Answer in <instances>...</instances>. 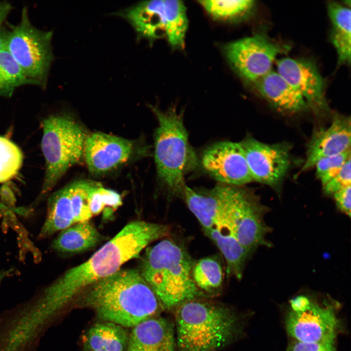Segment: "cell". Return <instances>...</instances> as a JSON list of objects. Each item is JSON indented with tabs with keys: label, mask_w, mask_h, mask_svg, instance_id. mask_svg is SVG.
I'll use <instances>...</instances> for the list:
<instances>
[{
	"label": "cell",
	"mask_w": 351,
	"mask_h": 351,
	"mask_svg": "<svg viewBox=\"0 0 351 351\" xmlns=\"http://www.w3.org/2000/svg\"><path fill=\"white\" fill-rule=\"evenodd\" d=\"M13 7L10 3L6 0H0V50L2 46V30L3 24L12 10Z\"/></svg>",
	"instance_id": "36"
},
{
	"label": "cell",
	"mask_w": 351,
	"mask_h": 351,
	"mask_svg": "<svg viewBox=\"0 0 351 351\" xmlns=\"http://www.w3.org/2000/svg\"><path fill=\"white\" fill-rule=\"evenodd\" d=\"M134 148V143L130 140L95 132L86 137L84 159L90 173L100 175L127 162L133 156Z\"/></svg>",
	"instance_id": "14"
},
{
	"label": "cell",
	"mask_w": 351,
	"mask_h": 351,
	"mask_svg": "<svg viewBox=\"0 0 351 351\" xmlns=\"http://www.w3.org/2000/svg\"><path fill=\"white\" fill-rule=\"evenodd\" d=\"M165 7V37L174 49H183L188 27L186 7L177 0H164Z\"/></svg>",
	"instance_id": "25"
},
{
	"label": "cell",
	"mask_w": 351,
	"mask_h": 351,
	"mask_svg": "<svg viewBox=\"0 0 351 351\" xmlns=\"http://www.w3.org/2000/svg\"><path fill=\"white\" fill-rule=\"evenodd\" d=\"M286 327L295 341L334 343L339 323L332 308L312 301L303 312L292 311L286 319Z\"/></svg>",
	"instance_id": "13"
},
{
	"label": "cell",
	"mask_w": 351,
	"mask_h": 351,
	"mask_svg": "<svg viewBox=\"0 0 351 351\" xmlns=\"http://www.w3.org/2000/svg\"><path fill=\"white\" fill-rule=\"evenodd\" d=\"M277 72L315 110L327 107L323 78L315 65L308 60L284 58L276 62Z\"/></svg>",
	"instance_id": "15"
},
{
	"label": "cell",
	"mask_w": 351,
	"mask_h": 351,
	"mask_svg": "<svg viewBox=\"0 0 351 351\" xmlns=\"http://www.w3.org/2000/svg\"><path fill=\"white\" fill-rule=\"evenodd\" d=\"M192 278L197 287L204 293L211 294L218 292L222 287L224 278L223 269L218 259L210 256L194 261Z\"/></svg>",
	"instance_id": "26"
},
{
	"label": "cell",
	"mask_w": 351,
	"mask_h": 351,
	"mask_svg": "<svg viewBox=\"0 0 351 351\" xmlns=\"http://www.w3.org/2000/svg\"><path fill=\"white\" fill-rule=\"evenodd\" d=\"M205 170L220 183L241 186L253 181L240 142H218L203 152Z\"/></svg>",
	"instance_id": "12"
},
{
	"label": "cell",
	"mask_w": 351,
	"mask_h": 351,
	"mask_svg": "<svg viewBox=\"0 0 351 351\" xmlns=\"http://www.w3.org/2000/svg\"><path fill=\"white\" fill-rule=\"evenodd\" d=\"M122 203L120 194L99 183L90 195L89 208L93 217L102 214L103 218L107 219L110 218Z\"/></svg>",
	"instance_id": "29"
},
{
	"label": "cell",
	"mask_w": 351,
	"mask_h": 351,
	"mask_svg": "<svg viewBox=\"0 0 351 351\" xmlns=\"http://www.w3.org/2000/svg\"><path fill=\"white\" fill-rule=\"evenodd\" d=\"M52 37V31H43L32 24L26 7L22 8L18 23L2 30L3 46L24 75L42 89L46 87L54 59Z\"/></svg>",
	"instance_id": "7"
},
{
	"label": "cell",
	"mask_w": 351,
	"mask_h": 351,
	"mask_svg": "<svg viewBox=\"0 0 351 351\" xmlns=\"http://www.w3.org/2000/svg\"><path fill=\"white\" fill-rule=\"evenodd\" d=\"M135 29L137 39L153 42L165 36V16L163 0L140 2L118 14Z\"/></svg>",
	"instance_id": "19"
},
{
	"label": "cell",
	"mask_w": 351,
	"mask_h": 351,
	"mask_svg": "<svg viewBox=\"0 0 351 351\" xmlns=\"http://www.w3.org/2000/svg\"><path fill=\"white\" fill-rule=\"evenodd\" d=\"M328 12L332 24V42L335 48L339 63L351 62V17L350 8L335 2L328 4Z\"/></svg>",
	"instance_id": "24"
},
{
	"label": "cell",
	"mask_w": 351,
	"mask_h": 351,
	"mask_svg": "<svg viewBox=\"0 0 351 351\" xmlns=\"http://www.w3.org/2000/svg\"><path fill=\"white\" fill-rule=\"evenodd\" d=\"M41 147L45 161V173L40 197L48 194L74 165L84 159L87 134L71 117L55 115L42 123Z\"/></svg>",
	"instance_id": "6"
},
{
	"label": "cell",
	"mask_w": 351,
	"mask_h": 351,
	"mask_svg": "<svg viewBox=\"0 0 351 351\" xmlns=\"http://www.w3.org/2000/svg\"><path fill=\"white\" fill-rule=\"evenodd\" d=\"M102 239L101 234L89 220L60 231L52 242L51 248L60 254H78L96 247Z\"/></svg>",
	"instance_id": "21"
},
{
	"label": "cell",
	"mask_w": 351,
	"mask_h": 351,
	"mask_svg": "<svg viewBox=\"0 0 351 351\" xmlns=\"http://www.w3.org/2000/svg\"><path fill=\"white\" fill-rule=\"evenodd\" d=\"M269 211V208L253 191L241 186L228 185L226 230L235 237L250 255L259 247L271 246L267 236L272 228L265 220Z\"/></svg>",
	"instance_id": "8"
},
{
	"label": "cell",
	"mask_w": 351,
	"mask_h": 351,
	"mask_svg": "<svg viewBox=\"0 0 351 351\" xmlns=\"http://www.w3.org/2000/svg\"><path fill=\"white\" fill-rule=\"evenodd\" d=\"M351 168L350 157L345 163L338 174L323 186L324 192L328 195H333L339 190L351 186Z\"/></svg>",
	"instance_id": "32"
},
{
	"label": "cell",
	"mask_w": 351,
	"mask_h": 351,
	"mask_svg": "<svg viewBox=\"0 0 351 351\" xmlns=\"http://www.w3.org/2000/svg\"><path fill=\"white\" fill-rule=\"evenodd\" d=\"M181 197L203 229H227L226 194L223 184L204 192H197L185 185Z\"/></svg>",
	"instance_id": "16"
},
{
	"label": "cell",
	"mask_w": 351,
	"mask_h": 351,
	"mask_svg": "<svg viewBox=\"0 0 351 351\" xmlns=\"http://www.w3.org/2000/svg\"><path fill=\"white\" fill-rule=\"evenodd\" d=\"M129 333L123 327L109 322L98 323L84 335L86 351H125Z\"/></svg>",
	"instance_id": "23"
},
{
	"label": "cell",
	"mask_w": 351,
	"mask_h": 351,
	"mask_svg": "<svg viewBox=\"0 0 351 351\" xmlns=\"http://www.w3.org/2000/svg\"><path fill=\"white\" fill-rule=\"evenodd\" d=\"M174 324L162 317H153L134 327L125 351H176Z\"/></svg>",
	"instance_id": "18"
},
{
	"label": "cell",
	"mask_w": 351,
	"mask_h": 351,
	"mask_svg": "<svg viewBox=\"0 0 351 351\" xmlns=\"http://www.w3.org/2000/svg\"><path fill=\"white\" fill-rule=\"evenodd\" d=\"M10 273V270H0V283L2 280L7 276Z\"/></svg>",
	"instance_id": "37"
},
{
	"label": "cell",
	"mask_w": 351,
	"mask_h": 351,
	"mask_svg": "<svg viewBox=\"0 0 351 351\" xmlns=\"http://www.w3.org/2000/svg\"><path fill=\"white\" fill-rule=\"evenodd\" d=\"M204 234L217 247L226 263L228 277L240 280L250 254L235 237L227 230L210 228L203 229Z\"/></svg>",
	"instance_id": "22"
},
{
	"label": "cell",
	"mask_w": 351,
	"mask_h": 351,
	"mask_svg": "<svg viewBox=\"0 0 351 351\" xmlns=\"http://www.w3.org/2000/svg\"><path fill=\"white\" fill-rule=\"evenodd\" d=\"M351 157V149L333 156L324 157L318 160L315 166L316 176L322 186L326 184L340 171Z\"/></svg>",
	"instance_id": "31"
},
{
	"label": "cell",
	"mask_w": 351,
	"mask_h": 351,
	"mask_svg": "<svg viewBox=\"0 0 351 351\" xmlns=\"http://www.w3.org/2000/svg\"><path fill=\"white\" fill-rule=\"evenodd\" d=\"M223 51L236 73L254 83L272 70L273 62L283 49L264 36L257 34L227 43Z\"/></svg>",
	"instance_id": "10"
},
{
	"label": "cell",
	"mask_w": 351,
	"mask_h": 351,
	"mask_svg": "<svg viewBox=\"0 0 351 351\" xmlns=\"http://www.w3.org/2000/svg\"><path fill=\"white\" fill-rule=\"evenodd\" d=\"M77 296L92 308L99 319L124 328H133L155 317L160 306L136 269H120L89 286Z\"/></svg>",
	"instance_id": "2"
},
{
	"label": "cell",
	"mask_w": 351,
	"mask_h": 351,
	"mask_svg": "<svg viewBox=\"0 0 351 351\" xmlns=\"http://www.w3.org/2000/svg\"><path fill=\"white\" fill-rule=\"evenodd\" d=\"M175 322L178 351H218L237 337L241 328L233 309L201 299L178 306Z\"/></svg>",
	"instance_id": "4"
},
{
	"label": "cell",
	"mask_w": 351,
	"mask_h": 351,
	"mask_svg": "<svg viewBox=\"0 0 351 351\" xmlns=\"http://www.w3.org/2000/svg\"><path fill=\"white\" fill-rule=\"evenodd\" d=\"M350 117L336 116L327 128L316 131L309 143L301 171L314 167L320 159L351 149Z\"/></svg>",
	"instance_id": "17"
},
{
	"label": "cell",
	"mask_w": 351,
	"mask_h": 351,
	"mask_svg": "<svg viewBox=\"0 0 351 351\" xmlns=\"http://www.w3.org/2000/svg\"><path fill=\"white\" fill-rule=\"evenodd\" d=\"M254 2L252 0L198 1L199 5L212 18L224 21H234L244 18L253 10Z\"/></svg>",
	"instance_id": "28"
},
{
	"label": "cell",
	"mask_w": 351,
	"mask_h": 351,
	"mask_svg": "<svg viewBox=\"0 0 351 351\" xmlns=\"http://www.w3.org/2000/svg\"><path fill=\"white\" fill-rule=\"evenodd\" d=\"M22 162L23 155L19 147L8 138L0 136V183L15 177Z\"/></svg>",
	"instance_id": "30"
},
{
	"label": "cell",
	"mask_w": 351,
	"mask_h": 351,
	"mask_svg": "<svg viewBox=\"0 0 351 351\" xmlns=\"http://www.w3.org/2000/svg\"><path fill=\"white\" fill-rule=\"evenodd\" d=\"M334 197L337 207L340 211L350 216L351 208V186L345 187L335 192Z\"/></svg>",
	"instance_id": "34"
},
{
	"label": "cell",
	"mask_w": 351,
	"mask_h": 351,
	"mask_svg": "<svg viewBox=\"0 0 351 351\" xmlns=\"http://www.w3.org/2000/svg\"><path fill=\"white\" fill-rule=\"evenodd\" d=\"M150 108L158 126L155 133L154 157L157 176L171 197H181L185 175L194 169L197 159L191 147L183 113L171 107L165 111Z\"/></svg>",
	"instance_id": "5"
},
{
	"label": "cell",
	"mask_w": 351,
	"mask_h": 351,
	"mask_svg": "<svg viewBox=\"0 0 351 351\" xmlns=\"http://www.w3.org/2000/svg\"><path fill=\"white\" fill-rule=\"evenodd\" d=\"M312 301L308 297L300 295L290 300V303L292 312H302L306 310L310 306Z\"/></svg>",
	"instance_id": "35"
},
{
	"label": "cell",
	"mask_w": 351,
	"mask_h": 351,
	"mask_svg": "<svg viewBox=\"0 0 351 351\" xmlns=\"http://www.w3.org/2000/svg\"><path fill=\"white\" fill-rule=\"evenodd\" d=\"M99 184L91 180H77L51 195L39 237L45 238L76 223L89 221L93 217L89 208V196Z\"/></svg>",
	"instance_id": "9"
},
{
	"label": "cell",
	"mask_w": 351,
	"mask_h": 351,
	"mask_svg": "<svg viewBox=\"0 0 351 351\" xmlns=\"http://www.w3.org/2000/svg\"><path fill=\"white\" fill-rule=\"evenodd\" d=\"M171 231L165 224L141 220L128 223L87 260L67 270L29 302L31 316L38 323L48 325L82 290L117 272L150 243L168 236Z\"/></svg>",
	"instance_id": "1"
},
{
	"label": "cell",
	"mask_w": 351,
	"mask_h": 351,
	"mask_svg": "<svg viewBox=\"0 0 351 351\" xmlns=\"http://www.w3.org/2000/svg\"><path fill=\"white\" fill-rule=\"evenodd\" d=\"M104 351L98 350V351Z\"/></svg>",
	"instance_id": "39"
},
{
	"label": "cell",
	"mask_w": 351,
	"mask_h": 351,
	"mask_svg": "<svg viewBox=\"0 0 351 351\" xmlns=\"http://www.w3.org/2000/svg\"><path fill=\"white\" fill-rule=\"evenodd\" d=\"M253 181L278 189L290 165V147L285 143L267 144L251 136L240 142Z\"/></svg>",
	"instance_id": "11"
},
{
	"label": "cell",
	"mask_w": 351,
	"mask_h": 351,
	"mask_svg": "<svg viewBox=\"0 0 351 351\" xmlns=\"http://www.w3.org/2000/svg\"><path fill=\"white\" fill-rule=\"evenodd\" d=\"M287 351H336L334 343L304 342L294 341Z\"/></svg>",
	"instance_id": "33"
},
{
	"label": "cell",
	"mask_w": 351,
	"mask_h": 351,
	"mask_svg": "<svg viewBox=\"0 0 351 351\" xmlns=\"http://www.w3.org/2000/svg\"><path fill=\"white\" fill-rule=\"evenodd\" d=\"M194 263L183 244L165 238L146 249L138 270L160 306L171 310L206 296L193 279Z\"/></svg>",
	"instance_id": "3"
},
{
	"label": "cell",
	"mask_w": 351,
	"mask_h": 351,
	"mask_svg": "<svg viewBox=\"0 0 351 351\" xmlns=\"http://www.w3.org/2000/svg\"><path fill=\"white\" fill-rule=\"evenodd\" d=\"M254 83L260 94L280 111L295 113L309 107L302 95L277 72L271 71Z\"/></svg>",
	"instance_id": "20"
},
{
	"label": "cell",
	"mask_w": 351,
	"mask_h": 351,
	"mask_svg": "<svg viewBox=\"0 0 351 351\" xmlns=\"http://www.w3.org/2000/svg\"><path fill=\"white\" fill-rule=\"evenodd\" d=\"M28 85L37 86L24 75L2 45L0 50V97L10 98L17 88Z\"/></svg>",
	"instance_id": "27"
},
{
	"label": "cell",
	"mask_w": 351,
	"mask_h": 351,
	"mask_svg": "<svg viewBox=\"0 0 351 351\" xmlns=\"http://www.w3.org/2000/svg\"><path fill=\"white\" fill-rule=\"evenodd\" d=\"M11 210V208H9L8 206H6L0 201V210Z\"/></svg>",
	"instance_id": "38"
}]
</instances>
